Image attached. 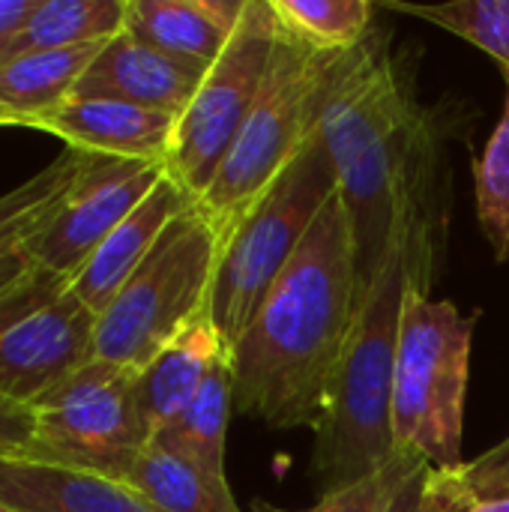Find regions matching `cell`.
<instances>
[{
  "instance_id": "cell-1",
  "label": "cell",
  "mask_w": 509,
  "mask_h": 512,
  "mask_svg": "<svg viewBox=\"0 0 509 512\" xmlns=\"http://www.w3.org/2000/svg\"><path fill=\"white\" fill-rule=\"evenodd\" d=\"M351 216L330 195L306 240L231 345L234 408L270 429H318L357 315Z\"/></svg>"
},
{
  "instance_id": "cell-2",
  "label": "cell",
  "mask_w": 509,
  "mask_h": 512,
  "mask_svg": "<svg viewBox=\"0 0 509 512\" xmlns=\"http://www.w3.org/2000/svg\"><path fill=\"white\" fill-rule=\"evenodd\" d=\"M339 198L351 216L360 288L378 273L405 222H426L423 189L429 174V126L405 72L390 54V33L369 36L327 54L315 111Z\"/></svg>"
},
{
  "instance_id": "cell-3",
  "label": "cell",
  "mask_w": 509,
  "mask_h": 512,
  "mask_svg": "<svg viewBox=\"0 0 509 512\" xmlns=\"http://www.w3.org/2000/svg\"><path fill=\"white\" fill-rule=\"evenodd\" d=\"M432 225L405 222L378 273L360 288L357 315L315 429L312 474L324 492L381 471L393 456V381L402 306L411 285L429 291Z\"/></svg>"
},
{
  "instance_id": "cell-4",
  "label": "cell",
  "mask_w": 509,
  "mask_h": 512,
  "mask_svg": "<svg viewBox=\"0 0 509 512\" xmlns=\"http://www.w3.org/2000/svg\"><path fill=\"white\" fill-rule=\"evenodd\" d=\"M474 324L477 315L411 285L396 351L393 450L417 453L429 468L462 465Z\"/></svg>"
},
{
  "instance_id": "cell-5",
  "label": "cell",
  "mask_w": 509,
  "mask_h": 512,
  "mask_svg": "<svg viewBox=\"0 0 509 512\" xmlns=\"http://www.w3.org/2000/svg\"><path fill=\"white\" fill-rule=\"evenodd\" d=\"M333 192H339L333 162L312 132L288 168L222 237L210 318L228 351L261 309Z\"/></svg>"
},
{
  "instance_id": "cell-6",
  "label": "cell",
  "mask_w": 509,
  "mask_h": 512,
  "mask_svg": "<svg viewBox=\"0 0 509 512\" xmlns=\"http://www.w3.org/2000/svg\"><path fill=\"white\" fill-rule=\"evenodd\" d=\"M219 249L222 234L195 201L96 315V360L141 372L210 306Z\"/></svg>"
},
{
  "instance_id": "cell-7",
  "label": "cell",
  "mask_w": 509,
  "mask_h": 512,
  "mask_svg": "<svg viewBox=\"0 0 509 512\" xmlns=\"http://www.w3.org/2000/svg\"><path fill=\"white\" fill-rule=\"evenodd\" d=\"M324 60L327 54L303 45L279 27V42L273 48L258 99L213 183L198 198V207L222 237L312 138Z\"/></svg>"
},
{
  "instance_id": "cell-8",
  "label": "cell",
  "mask_w": 509,
  "mask_h": 512,
  "mask_svg": "<svg viewBox=\"0 0 509 512\" xmlns=\"http://www.w3.org/2000/svg\"><path fill=\"white\" fill-rule=\"evenodd\" d=\"M135 375L93 360L36 399L30 405L36 429L27 459L126 483L135 459L150 444L135 402Z\"/></svg>"
},
{
  "instance_id": "cell-9",
  "label": "cell",
  "mask_w": 509,
  "mask_h": 512,
  "mask_svg": "<svg viewBox=\"0 0 509 512\" xmlns=\"http://www.w3.org/2000/svg\"><path fill=\"white\" fill-rule=\"evenodd\" d=\"M276 42L279 21L270 0H246L231 42L207 69L189 108L177 117L165 168L195 201L213 183L246 114L252 111Z\"/></svg>"
},
{
  "instance_id": "cell-10",
  "label": "cell",
  "mask_w": 509,
  "mask_h": 512,
  "mask_svg": "<svg viewBox=\"0 0 509 512\" xmlns=\"http://www.w3.org/2000/svg\"><path fill=\"white\" fill-rule=\"evenodd\" d=\"M165 174L168 168L159 162L81 153L60 210L27 246L33 264L72 282L105 237L156 189Z\"/></svg>"
},
{
  "instance_id": "cell-11",
  "label": "cell",
  "mask_w": 509,
  "mask_h": 512,
  "mask_svg": "<svg viewBox=\"0 0 509 512\" xmlns=\"http://www.w3.org/2000/svg\"><path fill=\"white\" fill-rule=\"evenodd\" d=\"M96 360V312L72 288L0 327V396L33 405Z\"/></svg>"
},
{
  "instance_id": "cell-12",
  "label": "cell",
  "mask_w": 509,
  "mask_h": 512,
  "mask_svg": "<svg viewBox=\"0 0 509 512\" xmlns=\"http://www.w3.org/2000/svg\"><path fill=\"white\" fill-rule=\"evenodd\" d=\"M207 69L210 66L204 63L168 54L120 30L99 48L72 96L117 99L180 117L198 93Z\"/></svg>"
},
{
  "instance_id": "cell-13",
  "label": "cell",
  "mask_w": 509,
  "mask_h": 512,
  "mask_svg": "<svg viewBox=\"0 0 509 512\" xmlns=\"http://www.w3.org/2000/svg\"><path fill=\"white\" fill-rule=\"evenodd\" d=\"M33 129L63 138L69 150L165 165L177 117L117 99L69 96L54 111L33 120Z\"/></svg>"
},
{
  "instance_id": "cell-14",
  "label": "cell",
  "mask_w": 509,
  "mask_h": 512,
  "mask_svg": "<svg viewBox=\"0 0 509 512\" xmlns=\"http://www.w3.org/2000/svg\"><path fill=\"white\" fill-rule=\"evenodd\" d=\"M192 204L195 198L171 174H165L156 189L105 237V243L75 273V279L69 282L75 297L99 315L123 288V282L135 273V267L150 255L165 228Z\"/></svg>"
},
{
  "instance_id": "cell-15",
  "label": "cell",
  "mask_w": 509,
  "mask_h": 512,
  "mask_svg": "<svg viewBox=\"0 0 509 512\" xmlns=\"http://www.w3.org/2000/svg\"><path fill=\"white\" fill-rule=\"evenodd\" d=\"M225 354L228 345L219 336L207 306L135 375V402L150 438H156L195 399Z\"/></svg>"
},
{
  "instance_id": "cell-16",
  "label": "cell",
  "mask_w": 509,
  "mask_h": 512,
  "mask_svg": "<svg viewBox=\"0 0 509 512\" xmlns=\"http://www.w3.org/2000/svg\"><path fill=\"white\" fill-rule=\"evenodd\" d=\"M0 504L15 512H156L129 483L39 459H0Z\"/></svg>"
},
{
  "instance_id": "cell-17",
  "label": "cell",
  "mask_w": 509,
  "mask_h": 512,
  "mask_svg": "<svg viewBox=\"0 0 509 512\" xmlns=\"http://www.w3.org/2000/svg\"><path fill=\"white\" fill-rule=\"evenodd\" d=\"M243 9L246 0H126L123 30L168 54L213 66Z\"/></svg>"
},
{
  "instance_id": "cell-18",
  "label": "cell",
  "mask_w": 509,
  "mask_h": 512,
  "mask_svg": "<svg viewBox=\"0 0 509 512\" xmlns=\"http://www.w3.org/2000/svg\"><path fill=\"white\" fill-rule=\"evenodd\" d=\"M105 42L30 51L0 63V126H33L75 93Z\"/></svg>"
},
{
  "instance_id": "cell-19",
  "label": "cell",
  "mask_w": 509,
  "mask_h": 512,
  "mask_svg": "<svg viewBox=\"0 0 509 512\" xmlns=\"http://www.w3.org/2000/svg\"><path fill=\"white\" fill-rule=\"evenodd\" d=\"M126 483L156 512H243L225 477H213L150 441L135 459Z\"/></svg>"
},
{
  "instance_id": "cell-20",
  "label": "cell",
  "mask_w": 509,
  "mask_h": 512,
  "mask_svg": "<svg viewBox=\"0 0 509 512\" xmlns=\"http://www.w3.org/2000/svg\"><path fill=\"white\" fill-rule=\"evenodd\" d=\"M234 411V369L231 351L213 366L195 399L150 441L174 450L201 471L225 477V435Z\"/></svg>"
},
{
  "instance_id": "cell-21",
  "label": "cell",
  "mask_w": 509,
  "mask_h": 512,
  "mask_svg": "<svg viewBox=\"0 0 509 512\" xmlns=\"http://www.w3.org/2000/svg\"><path fill=\"white\" fill-rule=\"evenodd\" d=\"M126 0H39L30 21L0 48V63L30 51L108 42L123 30Z\"/></svg>"
},
{
  "instance_id": "cell-22",
  "label": "cell",
  "mask_w": 509,
  "mask_h": 512,
  "mask_svg": "<svg viewBox=\"0 0 509 512\" xmlns=\"http://www.w3.org/2000/svg\"><path fill=\"white\" fill-rule=\"evenodd\" d=\"M420 501L423 512H509V438L474 462L429 468Z\"/></svg>"
},
{
  "instance_id": "cell-23",
  "label": "cell",
  "mask_w": 509,
  "mask_h": 512,
  "mask_svg": "<svg viewBox=\"0 0 509 512\" xmlns=\"http://www.w3.org/2000/svg\"><path fill=\"white\" fill-rule=\"evenodd\" d=\"M78 162L81 150L66 147L51 165L0 195V258L27 249L48 228L75 180Z\"/></svg>"
},
{
  "instance_id": "cell-24",
  "label": "cell",
  "mask_w": 509,
  "mask_h": 512,
  "mask_svg": "<svg viewBox=\"0 0 509 512\" xmlns=\"http://www.w3.org/2000/svg\"><path fill=\"white\" fill-rule=\"evenodd\" d=\"M270 9L285 33L321 54H336L369 36L378 6L369 0H270Z\"/></svg>"
},
{
  "instance_id": "cell-25",
  "label": "cell",
  "mask_w": 509,
  "mask_h": 512,
  "mask_svg": "<svg viewBox=\"0 0 509 512\" xmlns=\"http://www.w3.org/2000/svg\"><path fill=\"white\" fill-rule=\"evenodd\" d=\"M387 9L438 24L459 39L477 45L509 72V0H453V3H402L387 0Z\"/></svg>"
},
{
  "instance_id": "cell-26",
  "label": "cell",
  "mask_w": 509,
  "mask_h": 512,
  "mask_svg": "<svg viewBox=\"0 0 509 512\" xmlns=\"http://www.w3.org/2000/svg\"><path fill=\"white\" fill-rule=\"evenodd\" d=\"M504 111L474 165V198L480 228L498 261H509V72H504Z\"/></svg>"
},
{
  "instance_id": "cell-27",
  "label": "cell",
  "mask_w": 509,
  "mask_h": 512,
  "mask_svg": "<svg viewBox=\"0 0 509 512\" xmlns=\"http://www.w3.org/2000/svg\"><path fill=\"white\" fill-rule=\"evenodd\" d=\"M429 468V462L417 453H396L381 471L342 486L336 492H324L318 498L315 507L303 512H387L393 507V501L405 492V486L423 474ZM258 512H288L276 510V507H264L258 504Z\"/></svg>"
},
{
  "instance_id": "cell-28",
  "label": "cell",
  "mask_w": 509,
  "mask_h": 512,
  "mask_svg": "<svg viewBox=\"0 0 509 512\" xmlns=\"http://www.w3.org/2000/svg\"><path fill=\"white\" fill-rule=\"evenodd\" d=\"M33 408L0 396V459H27L33 450Z\"/></svg>"
},
{
  "instance_id": "cell-29",
  "label": "cell",
  "mask_w": 509,
  "mask_h": 512,
  "mask_svg": "<svg viewBox=\"0 0 509 512\" xmlns=\"http://www.w3.org/2000/svg\"><path fill=\"white\" fill-rule=\"evenodd\" d=\"M39 0H0V48L30 21Z\"/></svg>"
},
{
  "instance_id": "cell-30",
  "label": "cell",
  "mask_w": 509,
  "mask_h": 512,
  "mask_svg": "<svg viewBox=\"0 0 509 512\" xmlns=\"http://www.w3.org/2000/svg\"><path fill=\"white\" fill-rule=\"evenodd\" d=\"M30 267H33V258H30V252H27V249H21V252H12V255L0 258V291H3V288H9L12 282H18Z\"/></svg>"
},
{
  "instance_id": "cell-31",
  "label": "cell",
  "mask_w": 509,
  "mask_h": 512,
  "mask_svg": "<svg viewBox=\"0 0 509 512\" xmlns=\"http://www.w3.org/2000/svg\"><path fill=\"white\" fill-rule=\"evenodd\" d=\"M429 471V468H426ZM426 471L423 474H417L408 486H405V492L393 501V507L387 512H423V501H420V489H423V477H426Z\"/></svg>"
},
{
  "instance_id": "cell-32",
  "label": "cell",
  "mask_w": 509,
  "mask_h": 512,
  "mask_svg": "<svg viewBox=\"0 0 509 512\" xmlns=\"http://www.w3.org/2000/svg\"><path fill=\"white\" fill-rule=\"evenodd\" d=\"M0 512H15V510H9V507H3V504H0Z\"/></svg>"
}]
</instances>
